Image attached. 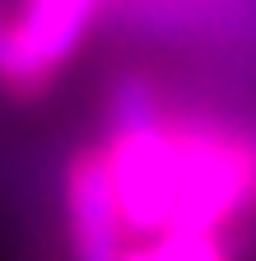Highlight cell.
<instances>
[{
    "label": "cell",
    "instance_id": "obj_8",
    "mask_svg": "<svg viewBox=\"0 0 256 261\" xmlns=\"http://www.w3.org/2000/svg\"><path fill=\"white\" fill-rule=\"evenodd\" d=\"M5 23H10V19H5V10H0V28H5Z\"/></svg>",
    "mask_w": 256,
    "mask_h": 261
},
{
    "label": "cell",
    "instance_id": "obj_7",
    "mask_svg": "<svg viewBox=\"0 0 256 261\" xmlns=\"http://www.w3.org/2000/svg\"><path fill=\"white\" fill-rule=\"evenodd\" d=\"M121 261H154V252H149V247H131Z\"/></svg>",
    "mask_w": 256,
    "mask_h": 261
},
{
    "label": "cell",
    "instance_id": "obj_1",
    "mask_svg": "<svg viewBox=\"0 0 256 261\" xmlns=\"http://www.w3.org/2000/svg\"><path fill=\"white\" fill-rule=\"evenodd\" d=\"M173 136V224L219 233L238 210L256 201V140L229 126L205 121H168Z\"/></svg>",
    "mask_w": 256,
    "mask_h": 261
},
{
    "label": "cell",
    "instance_id": "obj_5",
    "mask_svg": "<svg viewBox=\"0 0 256 261\" xmlns=\"http://www.w3.org/2000/svg\"><path fill=\"white\" fill-rule=\"evenodd\" d=\"M154 261H233L219 233H201V228H168L149 243Z\"/></svg>",
    "mask_w": 256,
    "mask_h": 261
},
{
    "label": "cell",
    "instance_id": "obj_2",
    "mask_svg": "<svg viewBox=\"0 0 256 261\" xmlns=\"http://www.w3.org/2000/svg\"><path fill=\"white\" fill-rule=\"evenodd\" d=\"M107 173L117 187V201L126 215V228L145 238L168 233L173 224V201H177V182H173V136H168V117L145 130H117L103 149Z\"/></svg>",
    "mask_w": 256,
    "mask_h": 261
},
{
    "label": "cell",
    "instance_id": "obj_4",
    "mask_svg": "<svg viewBox=\"0 0 256 261\" xmlns=\"http://www.w3.org/2000/svg\"><path fill=\"white\" fill-rule=\"evenodd\" d=\"M163 121V98L145 75H121L107 93V126L117 130H145Z\"/></svg>",
    "mask_w": 256,
    "mask_h": 261
},
{
    "label": "cell",
    "instance_id": "obj_6",
    "mask_svg": "<svg viewBox=\"0 0 256 261\" xmlns=\"http://www.w3.org/2000/svg\"><path fill=\"white\" fill-rule=\"evenodd\" d=\"M10 47L14 42H10V23H5L0 28V80H5V70H10Z\"/></svg>",
    "mask_w": 256,
    "mask_h": 261
},
{
    "label": "cell",
    "instance_id": "obj_3",
    "mask_svg": "<svg viewBox=\"0 0 256 261\" xmlns=\"http://www.w3.org/2000/svg\"><path fill=\"white\" fill-rule=\"evenodd\" d=\"M66 219L75 261H121L126 256V215L107 173L103 149H79L66 168Z\"/></svg>",
    "mask_w": 256,
    "mask_h": 261
}]
</instances>
